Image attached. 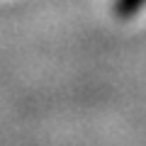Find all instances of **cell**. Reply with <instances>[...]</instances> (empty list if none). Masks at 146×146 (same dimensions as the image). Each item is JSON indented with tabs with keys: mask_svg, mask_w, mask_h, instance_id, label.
<instances>
[{
	"mask_svg": "<svg viewBox=\"0 0 146 146\" xmlns=\"http://www.w3.org/2000/svg\"><path fill=\"white\" fill-rule=\"evenodd\" d=\"M146 0H117L115 3V12L117 17H122V20H127V17H134L136 12L144 7Z\"/></svg>",
	"mask_w": 146,
	"mask_h": 146,
	"instance_id": "1",
	"label": "cell"
}]
</instances>
